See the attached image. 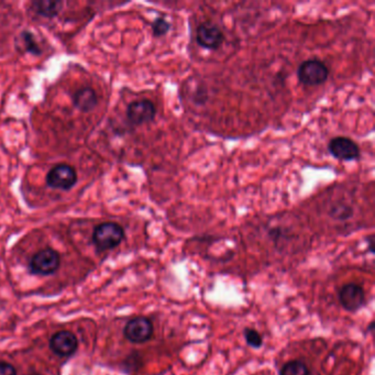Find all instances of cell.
<instances>
[{"mask_svg":"<svg viewBox=\"0 0 375 375\" xmlns=\"http://www.w3.org/2000/svg\"><path fill=\"white\" fill-rule=\"evenodd\" d=\"M126 237L125 229L117 222H103L94 230L92 242L99 251L115 249Z\"/></svg>","mask_w":375,"mask_h":375,"instance_id":"cell-1","label":"cell"},{"mask_svg":"<svg viewBox=\"0 0 375 375\" xmlns=\"http://www.w3.org/2000/svg\"><path fill=\"white\" fill-rule=\"evenodd\" d=\"M329 68L320 59H308L297 68V79L304 86H320L329 79Z\"/></svg>","mask_w":375,"mask_h":375,"instance_id":"cell-2","label":"cell"},{"mask_svg":"<svg viewBox=\"0 0 375 375\" xmlns=\"http://www.w3.org/2000/svg\"><path fill=\"white\" fill-rule=\"evenodd\" d=\"M61 266V255L52 248L40 250L31 258L29 270L34 275L48 276L59 270Z\"/></svg>","mask_w":375,"mask_h":375,"instance_id":"cell-3","label":"cell"},{"mask_svg":"<svg viewBox=\"0 0 375 375\" xmlns=\"http://www.w3.org/2000/svg\"><path fill=\"white\" fill-rule=\"evenodd\" d=\"M153 333V322L144 316L132 318L123 328V336L133 345H142L150 341Z\"/></svg>","mask_w":375,"mask_h":375,"instance_id":"cell-4","label":"cell"},{"mask_svg":"<svg viewBox=\"0 0 375 375\" xmlns=\"http://www.w3.org/2000/svg\"><path fill=\"white\" fill-rule=\"evenodd\" d=\"M338 300L346 311L356 314L367 304V295L361 285L347 283L338 289Z\"/></svg>","mask_w":375,"mask_h":375,"instance_id":"cell-5","label":"cell"},{"mask_svg":"<svg viewBox=\"0 0 375 375\" xmlns=\"http://www.w3.org/2000/svg\"><path fill=\"white\" fill-rule=\"evenodd\" d=\"M328 151L336 160L342 162H353L361 157L358 143L347 137L333 138L328 143Z\"/></svg>","mask_w":375,"mask_h":375,"instance_id":"cell-6","label":"cell"},{"mask_svg":"<svg viewBox=\"0 0 375 375\" xmlns=\"http://www.w3.org/2000/svg\"><path fill=\"white\" fill-rule=\"evenodd\" d=\"M49 188L62 191H70L77 183V173L73 166L68 164H57L51 168L45 177Z\"/></svg>","mask_w":375,"mask_h":375,"instance_id":"cell-7","label":"cell"},{"mask_svg":"<svg viewBox=\"0 0 375 375\" xmlns=\"http://www.w3.org/2000/svg\"><path fill=\"white\" fill-rule=\"evenodd\" d=\"M127 120L133 127L152 122L157 116V107L148 99L130 103L126 110Z\"/></svg>","mask_w":375,"mask_h":375,"instance_id":"cell-8","label":"cell"},{"mask_svg":"<svg viewBox=\"0 0 375 375\" xmlns=\"http://www.w3.org/2000/svg\"><path fill=\"white\" fill-rule=\"evenodd\" d=\"M196 42L205 50H218L224 44V34L218 25L206 21L197 27Z\"/></svg>","mask_w":375,"mask_h":375,"instance_id":"cell-9","label":"cell"},{"mask_svg":"<svg viewBox=\"0 0 375 375\" xmlns=\"http://www.w3.org/2000/svg\"><path fill=\"white\" fill-rule=\"evenodd\" d=\"M50 349L56 356L68 358L79 349V339L72 331H59L51 337Z\"/></svg>","mask_w":375,"mask_h":375,"instance_id":"cell-10","label":"cell"},{"mask_svg":"<svg viewBox=\"0 0 375 375\" xmlns=\"http://www.w3.org/2000/svg\"><path fill=\"white\" fill-rule=\"evenodd\" d=\"M72 99L74 106L83 112H92L99 104V97L92 87H83L81 90H76Z\"/></svg>","mask_w":375,"mask_h":375,"instance_id":"cell-11","label":"cell"},{"mask_svg":"<svg viewBox=\"0 0 375 375\" xmlns=\"http://www.w3.org/2000/svg\"><path fill=\"white\" fill-rule=\"evenodd\" d=\"M63 3L62 1H51V0H41V1H32L31 3V9L36 14L41 17L52 18L56 17L61 12Z\"/></svg>","mask_w":375,"mask_h":375,"instance_id":"cell-12","label":"cell"},{"mask_svg":"<svg viewBox=\"0 0 375 375\" xmlns=\"http://www.w3.org/2000/svg\"><path fill=\"white\" fill-rule=\"evenodd\" d=\"M280 375H311V370L305 362L291 360L281 367Z\"/></svg>","mask_w":375,"mask_h":375,"instance_id":"cell-13","label":"cell"},{"mask_svg":"<svg viewBox=\"0 0 375 375\" xmlns=\"http://www.w3.org/2000/svg\"><path fill=\"white\" fill-rule=\"evenodd\" d=\"M329 216H331V218L336 219V220L345 222V220H348V219H350L352 217L353 208L350 207L349 205L340 203V204H336L333 207L331 208Z\"/></svg>","mask_w":375,"mask_h":375,"instance_id":"cell-14","label":"cell"},{"mask_svg":"<svg viewBox=\"0 0 375 375\" xmlns=\"http://www.w3.org/2000/svg\"><path fill=\"white\" fill-rule=\"evenodd\" d=\"M21 39H23V44H25V50L28 53L34 54V55H41L42 50L38 44L37 40L34 38V34L30 31L25 30L21 32Z\"/></svg>","mask_w":375,"mask_h":375,"instance_id":"cell-15","label":"cell"},{"mask_svg":"<svg viewBox=\"0 0 375 375\" xmlns=\"http://www.w3.org/2000/svg\"><path fill=\"white\" fill-rule=\"evenodd\" d=\"M244 337L246 345L250 346L253 349H260L263 346V337L255 328H244Z\"/></svg>","mask_w":375,"mask_h":375,"instance_id":"cell-16","label":"cell"},{"mask_svg":"<svg viewBox=\"0 0 375 375\" xmlns=\"http://www.w3.org/2000/svg\"><path fill=\"white\" fill-rule=\"evenodd\" d=\"M151 29L154 37H164L171 30V23H168L166 18H157L152 23Z\"/></svg>","mask_w":375,"mask_h":375,"instance_id":"cell-17","label":"cell"},{"mask_svg":"<svg viewBox=\"0 0 375 375\" xmlns=\"http://www.w3.org/2000/svg\"><path fill=\"white\" fill-rule=\"evenodd\" d=\"M0 375H17V370L7 361H0Z\"/></svg>","mask_w":375,"mask_h":375,"instance_id":"cell-18","label":"cell"},{"mask_svg":"<svg viewBox=\"0 0 375 375\" xmlns=\"http://www.w3.org/2000/svg\"><path fill=\"white\" fill-rule=\"evenodd\" d=\"M367 246H369L370 253H373V244H374V240H373V237H369L367 239Z\"/></svg>","mask_w":375,"mask_h":375,"instance_id":"cell-19","label":"cell"},{"mask_svg":"<svg viewBox=\"0 0 375 375\" xmlns=\"http://www.w3.org/2000/svg\"><path fill=\"white\" fill-rule=\"evenodd\" d=\"M29 375H43V374H41V373H39V372H34V373H31V374H29Z\"/></svg>","mask_w":375,"mask_h":375,"instance_id":"cell-20","label":"cell"}]
</instances>
